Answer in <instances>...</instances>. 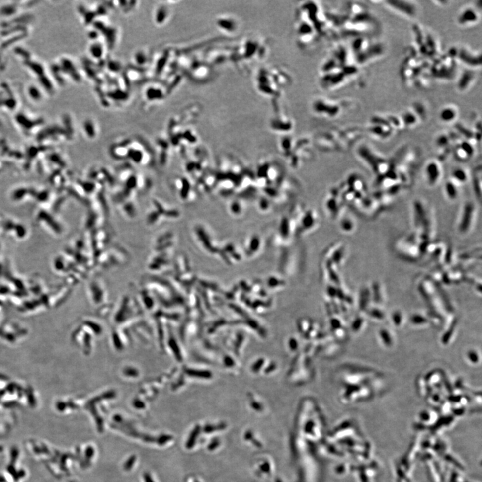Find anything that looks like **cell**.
Segmentation results:
<instances>
[{"instance_id": "obj_1", "label": "cell", "mask_w": 482, "mask_h": 482, "mask_svg": "<svg viewBox=\"0 0 482 482\" xmlns=\"http://www.w3.org/2000/svg\"><path fill=\"white\" fill-rule=\"evenodd\" d=\"M360 160L371 169L372 172L381 178L391 169V163L385 158L379 155L367 144H360L356 150Z\"/></svg>"}, {"instance_id": "obj_2", "label": "cell", "mask_w": 482, "mask_h": 482, "mask_svg": "<svg viewBox=\"0 0 482 482\" xmlns=\"http://www.w3.org/2000/svg\"><path fill=\"white\" fill-rule=\"evenodd\" d=\"M453 51L454 55L452 52L436 61L431 70L434 77L442 79H451V75L454 73V69H456V48Z\"/></svg>"}, {"instance_id": "obj_3", "label": "cell", "mask_w": 482, "mask_h": 482, "mask_svg": "<svg viewBox=\"0 0 482 482\" xmlns=\"http://www.w3.org/2000/svg\"><path fill=\"white\" fill-rule=\"evenodd\" d=\"M368 132L376 138L385 140L392 136L394 131L386 120L385 117L375 116L370 121Z\"/></svg>"}, {"instance_id": "obj_4", "label": "cell", "mask_w": 482, "mask_h": 482, "mask_svg": "<svg viewBox=\"0 0 482 482\" xmlns=\"http://www.w3.org/2000/svg\"><path fill=\"white\" fill-rule=\"evenodd\" d=\"M476 209L471 201L466 202L461 211L458 221V229L460 234H466L471 230L475 221Z\"/></svg>"}, {"instance_id": "obj_5", "label": "cell", "mask_w": 482, "mask_h": 482, "mask_svg": "<svg viewBox=\"0 0 482 482\" xmlns=\"http://www.w3.org/2000/svg\"><path fill=\"white\" fill-rule=\"evenodd\" d=\"M385 4L389 9L402 15L406 18L413 19L417 16L418 6L416 3L412 1H387Z\"/></svg>"}, {"instance_id": "obj_6", "label": "cell", "mask_w": 482, "mask_h": 482, "mask_svg": "<svg viewBox=\"0 0 482 482\" xmlns=\"http://www.w3.org/2000/svg\"><path fill=\"white\" fill-rule=\"evenodd\" d=\"M456 59L467 65L468 69H475L481 67V53L471 51L469 48L463 46L456 48Z\"/></svg>"}, {"instance_id": "obj_7", "label": "cell", "mask_w": 482, "mask_h": 482, "mask_svg": "<svg viewBox=\"0 0 482 482\" xmlns=\"http://www.w3.org/2000/svg\"><path fill=\"white\" fill-rule=\"evenodd\" d=\"M442 165L438 160L433 159L427 161L425 167V177L429 186H437L442 178Z\"/></svg>"}, {"instance_id": "obj_8", "label": "cell", "mask_w": 482, "mask_h": 482, "mask_svg": "<svg viewBox=\"0 0 482 482\" xmlns=\"http://www.w3.org/2000/svg\"><path fill=\"white\" fill-rule=\"evenodd\" d=\"M480 20V13L477 7H464L457 17V23L461 27H472L477 24Z\"/></svg>"}, {"instance_id": "obj_9", "label": "cell", "mask_w": 482, "mask_h": 482, "mask_svg": "<svg viewBox=\"0 0 482 482\" xmlns=\"http://www.w3.org/2000/svg\"><path fill=\"white\" fill-rule=\"evenodd\" d=\"M453 153L457 159L460 161H466L472 157L474 153V143L469 140H461V142H457L456 145L453 147Z\"/></svg>"}, {"instance_id": "obj_10", "label": "cell", "mask_w": 482, "mask_h": 482, "mask_svg": "<svg viewBox=\"0 0 482 482\" xmlns=\"http://www.w3.org/2000/svg\"><path fill=\"white\" fill-rule=\"evenodd\" d=\"M476 79V71L474 69H468L463 71L459 77L458 88L460 91H466L469 89L475 82Z\"/></svg>"}, {"instance_id": "obj_11", "label": "cell", "mask_w": 482, "mask_h": 482, "mask_svg": "<svg viewBox=\"0 0 482 482\" xmlns=\"http://www.w3.org/2000/svg\"><path fill=\"white\" fill-rule=\"evenodd\" d=\"M459 115V110L456 105L449 104L441 109L439 117L441 122L445 124H451L456 122Z\"/></svg>"}, {"instance_id": "obj_12", "label": "cell", "mask_w": 482, "mask_h": 482, "mask_svg": "<svg viewBox=\"0 0 482 482\" xmlns=\"http://www.w3.org/2000/svg\"><path fill=\"white\" fill-rule=\"evenodd\" d=\"M400 117L402 119L404 128L405 127L408 129L412 128L419 124V121L421 120L417 113L412 108L405 110Z\"/></svg>"}, {"instance_id": "obj_13", "label": "cell", "mask_w": 482, "mask_h": 482, "mask_svg": "<svg viewBox=\"0 0 482 482\" xmlns=\"http://www.w3.org/2000/svg\"><path fill=\"white\" fill-rule=\"evenodd\" d=\"M468 179H469V174H468L467 170L462 168V167H458V168L455 169L453 171L452 177H451V180L457 183L459 186L467 182Z\"/></svg>"}, {"instance_id": "obj_14", "label": "cell", "mask_w": 482, "mask_h": 482, "mask_svg": "<svg viewBox=\"0 0 482 482\" xmlns=\"http://www.w3.org/2000/svg\"><path fill=\"white\" fill-rule=\"evenodd\" d=\"M457 183L449 179L445 185L444 191L447 198L450 200L457 199L459 196V188Z\"/></svg>"}, {"instance_id": "obj_15", "label": "cell", "mask_w": 482, "mask_h": 482, "mask_svg": "<svg viewBox=\"0 0 482 482\" xmlns=\"http://www.w3.org/2000/svg\"><path fill=\"white\" fill-rule=\"evenodd\" d=\"M474 190H475V192L476 196L478 198V199H481L482 196V174H481V167H480L479 169H476L475 171V173H474Z\"/></svg>"}]
</instances>
